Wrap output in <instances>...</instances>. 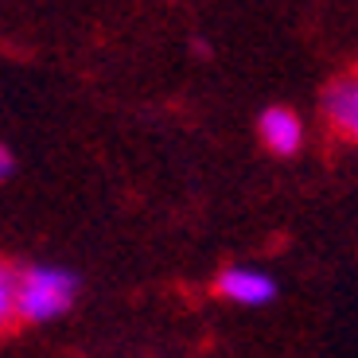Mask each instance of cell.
Wrapping results in <instances>:
<instances>
[{
	"mask_svg": "<svg viewBox=\"0 0 358 358\" xmlns=\"http://www.w3.org/2000/svg\"><path fill=\"white\" fill-rule=\"evenodd\" d=\"M78 277L59 265H31L16 273V315L27 323H51L74 304Z\"/></svg>",
	"mask_w": 358,
	"mask_h": 358,
	"instance_id": "1",
	"label": "cell"
},
{
	"mask_svg": "<svg viewBox=\"0 0 358 358\" xmlns=\"http://www.w3.org/2000/svg\"><path fill=\"white\" fill-rule=\"evenodd\" d=\"M215 288H218V296H226L230 304H242V308H261L268 300H277V280H273V273L253 268V265L222 268Z\"/></svg>",
	"mask_w": 358,
	"mask_h": 358,
	"instance_id": "2",
	"label": "cell"
},
{
	"mask_svg": "<svg viewBox=\"0 0 358 358\" xmlns=\"http://www.w3.org/2000/svg\"><path fill=\"white\" fill-rule=\"evenodd\" d=\"M257 133L273 156H296L304 144V121L285 106H268L257 121Z\"/></svg>",
	"mask_w": 358,
	"mask_h": 358,
	"instance_id": "3",
	"label": "cell"
},
{
	"mask_svg": "<svg viewBox=\"0 0 358 358\" xmlns=\"http://www.w3.org/2000/svg\"><path fill=\"white\" fill-rule=\"evenodd\" d=\"M323 117L331 121L335 133H343L347 141L358 144V74L335 78L323 94Z\"/></svg>",
	"mask_w": 358,
	"mask_h": 358,
	"instance_id": "4",
	"label": "cell"
},
{
	"mask_svg": "<svg viewBox=\"0 0 358 358\" xmlns=\"http://www.w3.org/2000/svg\"><path fill=\"white\" fill-rule=\"evenodd\" d=\"M16 320V268L0 261V323Z\"/></svg>",
	"mask_w": 358,
	"mask_h": 358,
	"instance_id": "5",
	"label": "cell"
},
{
	"mask_svg": "<svg viewBox=\"0 0 358 358\" xmlns=\"http://www.w3.org/2000/svg\"><path fill=\"white\" fill-rule=\"evenodd\" d=\"M12 171H16V156H12V148H4V144H0V183H4Z\"/></svg>",
	"mask_w": 358,
	"mask_h": 358,
	"instance_id": "6",
	"label": "cell"
}]
</instances>
